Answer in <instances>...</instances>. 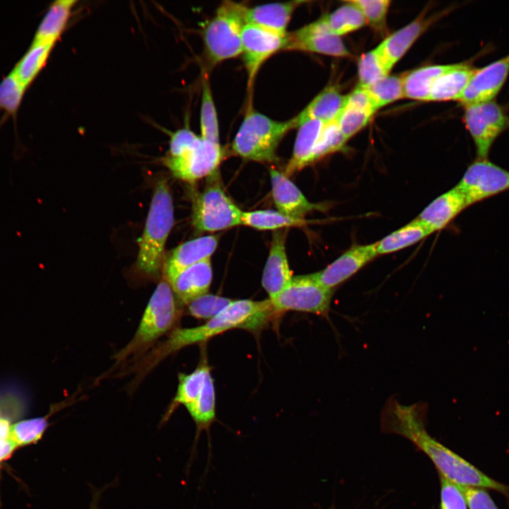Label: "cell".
I'll return each mask as SVG.
<instances>
[{
	"instance_id": "obj_11",
	"label": "cell",
	"mask_w": 509,
	"mask_h": 509,
	"mask_svg": "<svg viewBox=\"0 0 509 509\" xmlns=\"http://www.w3.org/2000/svg\"><path fill=\"white\" fill-rule=\"evenodd\" d=\"M467 206L509 189V171L486 159L477 158L456 185Z\"/></svg>"
},
{
	"instance_id": "obj_7",
	"label": "cell",
	"mask_w": 509,
	"mask_h": 509,
	"mask_svg": "<svg viewBox=\"0 0 509 509\" xmlns=\"http://www.w3.org/2000/svg\"><path fill=\"white\" fill-rule=\"evenodd\" d=\"M219 170L209 176L204 190L194 199L192 223L199 231H218L242 225L243 211L226 195Z\"/></svg>"
},
{
	"instance_id": "obj_35",
	"label": "cell",
	"mask_w": 509,
	"mask_h": 509,
	"mask_svg": "<svg viewBox=\"0 0 509 509\" xmlns=\"http://www.w3.org/2000/svg\"><path fill=\"white\" fill-rule=\"evenodd\" d=\"M204 79L200 109V136L206 141L220 144L216 110L209 82Z\"/></svg>"
},
{
	"instance_id": "obj_27",
	"label": "cell",
	"mask_w": 509,
	"mask_h": 509,
	"mask_svg": "<svg viewBox=\"0 0 509 509\" xmlns=\"http://www.w3.org/2000/svg\"><path fill=\"white\" fill-rule=\"evenodd\" d=\"M475 70L467 64H452L436 79L428 101L459 100Z\"/></svg>"
},
{
	"instance_id": "obj_46",
	"label": "cell",
	"mask_w": 509,
	"mask_h": 509,
	"mask_svg": "<svg viewBox=\"0 0 509 509\" xmlns=\"http://www.w3.org/2000/svg\"><path fill=\"white\" fill-rule=\"evenodd\" d=\"M17 448L13 440L0 443V463L9 459Z\"/></svg>"
},
{
	"instance_id": "obj_22",
	"label": "cell",
	"mask_w": 509,
	"mask_h": 509,
	"mask_svg": "<svg viewBox=\"0 0 509 509\" xmlns=\"http://www.w3.org/2000/svg\"><path fill=\"white\" fill-rule=\"evenodd\" d=\"M304 1H292L271 3L247 7L245 13L246 23L252 24L286 35V28L296 8Z\"/></svg>"
},
{
	"instance_id": "obj_18",
	"label": "cell",
	"mask_w": 509,
	"mask_h": 509,
	"mask_svg": "<svg viewBox=\"0 0 509 509\" xmlns=\"http://www.w3.org/2000/svg\"><path fill=\"white\" fill-rule=\"evenodd\" d=\"M270 177L273 200L280 213L304 218L308 213L321 209L319 205L310 202L284 172L271 168Z\"/></svg>"
},
{
	"instance_id": "obj_34",
	"label": "cell",
	"mask_w": 509,
	"mask_h": 509,
	"mask_svg": "<svg viewBox=\"0 0 509 509\" xmlns=\"http://www.w3.org/2000/svg\"><path fill=\"white\" fill-rule=\"evenodd\" d=\"M307 223L305 218H293L278 211L264 209L243 211L242 225L258 230H279L288 227H301Z\"/></svg>"
},
{
	"instance_id": "obj_24",
	"label": "cell",
	"mask_w": 509,
	"mask_h": 509,
	"mask_svg": "<svg viewBox=\"0 0 509 509\" xmlns=\"http://www.w3.org/2000/svg\"><path fill=\"white\" fill-rule=\"evenodd\" d=\"M424 17H419L386 37L377 50L392 69L429 25Z\"/></svg>"
},
{
	"instance_id": "obj_29",
	"label": "cell",
	"mask_w": 509,
	"mask_h": 509,
	"mask_svg": "<svg viewBox=\"0 0 509 509\" xmlns=\"http://www.w3.org/2000/svg\"><path fill=\"white\" fill-rule=\"evenodd\" d=\"M433 232L417 218L377 242L379 255L392 253L409 247Z\"/></svg>"
},
{
	"instance_id": "obj_5",
	"label": "cell",
	"mask_w": 509,
	"mask_h": 509,
	"mask_svg": "<svg viewBox=\"0 0 509 509\" xmlns=\"http://www.w3.org/2000/svg\"><path fill=\"white\" fill-rule=\"evenodd\" d=\"M295 128L293 119L276 121L254 110L247 108L243 121L233 144V151L247 160L274 162L277 147L285 134Z\"/></svg>"
},
{
	"instance_id": "obj_2",
	"label": "cell",
	"mask_w": 509,
	"mask_h": 509,
	"mask_svg": "<svg viewBox=\"0 0 509 509\" xmlns=\"http://www.w3.org/2000/svg\"><path fill=\"white\" fill-rule=\"evenodd\" d=\"M270 299L233 300L226 308L201 325L176 328L159 341L133 366L135 379L141 380L160 363L185 347L203 344L211 338L233 329L257 334L270 322H277Z\"/></svg>"
},
{
	"instance_id": "obj_33",
	"label": "cell",
	"mask_w": 509,
	"mask_h": 509,
	"mask_svg": "<svg viewBox=\"0 0 509 509\" xmlns=\"http://www.w3.org/2000/svg\"><path fill=\"white\" fill-rule=\"evenodd\" d=\"M328 29L341 37L363 27L366 23L359 8L350 1L322 17Z\"/></svg>"
},
{
	"instance_id": "obj_4",
	"label": "cell",
	"mask_w": 509,
	"mask_h": 509,
	"mask_svg": "<svg viewBox=\"0 0 509 509\" xmlns=\"http://www.w3.org/2000/svg\"><path fill=\"white\" fill-rule=\"evenodd\" d=\"M174 223L172 199L165 180L157 182L145 228L139 240L136 267L142 274L156 276L163 265L164 249Z\"/></svg>"
},
{
	"instance_id": "obj_37",
	"label": "cell",
	"mask_w": 509,
	"mask_h": 509,
	"mask_svg": "<svg viewBox=\"0 0 509 509\" xmlns=\"http://www.w3.org/2000/svg\"><path fill=\"white\" fill-rule=\"evenodd\" d=\"M378 109L404 97V75H387L365 88Z\"/></svg>"
},
{
	"instance_id": "obj_30",
	"label": "cell",
	"mask_w": 509,
	"mask_h": 509,
	"mask_svg": "<svg viewBox=\"0 0 509 509\" xmlns=\"http://www.w3.org/2000/svg\"><path fill=\"white\" fill-rule=\"evenodd\" d=\"M451 65L421 67L404 75V97L416 100L428 101L431 88L436 79Z\"/></svg>"
},
{
	"instance_id": "obj_36",
	"label": "cell",
	"mask_w": 509,
	"mask_h": 509,
	"mask_svg": "<svg viewBox=\"0 0 509 509\" xmlns=\"http://www.w3.org/2000/svg\"><path fill=\"white\" fill-rule=\"evenodd\" d=\"M391 69L376 48L364 53L358 64V85L367 88L389 75Z\"/></svg>"
},
{
	"instance_id": "obj_21",
	"label": "cell",
	"mask_w": 509,
	"mask_h": 509,
	"mask_svg": "<svg viewBox=\"0 0 509 509\" xmlns=\"http://www.w3.org/2000/svg\"><path fill=\"white\" fill-rule=\"evenodd\" d=\"M211 372L206 349L202 346L201 356L197 367L190 373L178 374V385L175 397L168 406L160 424L166 423L180 406H186L194 402L200 394L207 374Z\"/></svg>"
},
{
	"instance_id": "obj_31",
	"label": "cell",
	"mask_w": 509,
	"mask_h": 509,
	"mask_svg": "<svg viewBox=\"0 0 509 509\" xmlns=\"http://www.w3.org/2000/svg\"><path fill=\"white\" fill-rule=\"evenodd\" d=\"M54 45V44L30 45L28 50L12 69L26 89L45 67Z\"/></svg>"
},
{
	"instance_id": "obj_17",
	"label": "cell",
	"mask_w": 509,
	"mask_h": 509,
	"mask_svg": "<svg viewBox=\"0 0 509 509\" xmlns=\"http://www.w3.org/2000/svg\"><path fill=\"white\" fill-rule=\"evenodd\" d=\"M286 230L274 231L264 268L262 284L269 299L276 297L293 278L286 252Z\"/></svg>"
},
{
	"instance_id": "obj_20",
	"label": "cell",
	"mask_w": 509,
	"mask_h": 509,
	"mask_svg": "<svg viewBox=\"0 0 509 509\" xmlns=\"http://www.w3.org/2000/svg\"><path fill=\"white\" fill-rule=\"evenodd\" d=\"M467 207L464 195L455 186L431 201L417 218L433 232L438 231Z\"/></svg>"
},
{
	"instance_id": "obj_28",
	"label": "cell",
	"mask_w": 509,
	"mask_h": 509,
	"mask_svg": "<svg viewBox=\"0 0 509 509\" xmlns=\"http://www.w3.org/2000/svg\"><path fill=\"white\" fill-rule=\"evenodd\" d=\"M196 425V435L193 448L202 431H209L216 421V392L213 378L209 372L204 387L197 398L185 406Z\"/></svg>"
},
{
	"instance_id": "obj_39",
	"label": "cell",
	"mask_w": 509,
	"mask_h": 509,
	"mask_svg": "<svg viewBox=\"0 0 509 509\" xmlns=\"http://www.w3.org/2000/svg\"><path fill=\"white\" fill-rule=\"evenodd\" d=\"M374 113L365 109L346 103L336 122L345 139L348 141L370 120Z\"/></svg>"
},
{
	"instance_id": "obj_40",
	"label": "cell",
	"mask_w": 509,
	"mask_h": 509,
	"mask_svg": "<svg viewBox=\"0 0 509 509\" xmlns=\"http://www.w3.org/2000/svg\"><path fill=\"white\" fill-rule=\"evenodd\" d=\"M232 301L230 298L207 293L187 303V312L194 318L209 320L221 312Z\"/></svg>"
},
{
	"instance_id": "obj_3",
	"label": "cell",
	"mask_w": 509,
	"mask_h": 509,
	"mask_svg": "<svg viewBox=\"0 0 509 509\" xmlns=\"http://www.w3.org/2000/svg\"><path fill=\"white\" fill-rule=\"evenodd\" d=\"M182 310L169 283L163 279L156 286L131 339L113 356L111 368L100 380L118 374L136 363L175 329Z\"/></svg>"
},
{
	"instance_id": "obj_14",
	"label": "cell",
	"mask_w": 509,
	"mask_h": 509,
	"mask_svg": "<svg viewBox=\"0 0 509 509\" xmlns=\"http://www.w3.org/2000/svg\"><path fill=\"white\" fill-rule=\"evenodd\" d=\"M509 75V54L476 69L459 99L464 106L493 100Z\"/></svg>"
},
{
	"instance_id": "obj_26",
	"label": "cell",
	"mask_w": 509,
	"mask_h": 509,
	"mask_svg": "<svg viewBox=\"0 0 509 509\" xmlns=\"http://www.w3.org/2000/svg\"><path fill=\"white\" fill-rule=\"evenodd\" d=\"M324 123L318 119H307L299 124L292 156L284 174L288 177L310 165V158Z\"/></svg>"
},
{
	"instance_id": "obj_1",
	"label": "cell",
	"mask_w": 509,
	"mask_h": 509,
	"mask_svg": "<svg viewBox=\"0 0 509 509\" xmlns=\"http://www.w3.org/2000/svg\"><path fill=\"white\" fill-rule=\"evenodd\" d=\"M428 406L424 402L404 405L390 397L381 412V429L404 437L425 453L438 474L462 487L497 491L509 498V486L484 474L432 437L426 428Z\"/></svg>"
},
{
	"instance_id": "obj_47",
	"label": "cell",
	"mask_w": 509,
	"mask_h": 509,
	"mask_svg": "<svg viewBox=\"0 0 509 509\" xmlns=\"http://www.w3.org/2000/svg\"><path fill=\"white\" fill-rule=\"evenodd\" d=\"M103 491V489H96L95 491H93L89 509H99L98 503Z\"/></svg>"
},
{
	"instance_id": "obj_44",
	"label": "cell",
	"mask_w": 509,
	"mask_h": 509,
	"mask_svg": "<svg viewBox=\"0 0 509 509\" xmlns=\"http://www.w3.org/2000/svg\"><path fill=\"white\" fill-rule=\"evenodd\" d=\"M23 399L18 398L11 391L0 392V419L9 421L16 420L25 412Z\"/></svg>"
},
{
	"instance_id": "obj_8",
	"label": "cell",
	"mask_w": 509,
	"mask_h": 509,
	"mask_svg": "<svg viewBox=\"0 0 509 509\" xmlns=\"http://www.w3.org/2000/svg\"><path fill=\"white\" fill-rule=\"evenodd\" d=\"M334 290L320 284L312 274L297 276L271 301L277 320L288 311L308 312L329 319Z\"/></svg>"
},
{
	"instance_id": "obj_45",
	"label": "cell",
	"mask_w": 509,
	"mask_h": 509,
	"mask_svg": "<svg viewBox=\"0 0 509 509\" xmlns=\"http://www.w3.org/2000/svg\"><path fill=\"white\" fill-rule=\"evenodd\" d=\"M460 487L469 509H498L486 488Z\"/></svg>"
},
{
	"instance_id": "obj_38",
	"label": "cell",
	"mask_w": 509,
	"mask_h": 509,
	"mask_svg": "<svg viewBox=\"0 0 509 509\" xmlns=\"http://www.w3.org/2000/svg\"><path fill=\"white\" fill-rule=\"evenodd\" d=\"M346 141L336 120L325 124L312 151L310 164L341 150Z\"/></svg>"
},
{
	"instance_id": "obj_6",
	"label": "cell",
	"mask_w": 509,
	"mask_h": 509,
	"mask_svg": "<svg viewBox=\"0 0 509 509\" xmlns=\"http://www.w3.org/2000/svg\"><path fill=\"white\" fill-rule=\"evenodd\" d=\"M247 8L242 4L223 1L204 27V52L212 65L242 54V35L246 24Z\"/></svg>"
},
{
	"instance_id": "obj_16",
	"label": "cell",
	"mask_w": 509,
	"mask_h": 509,
	"mask_svg": "<svg viewBox=\"0 0 509 509\" xmlns=\"http://www.w3.org/2000/svg\"><path fill=\"white\" fill-rule=\"evenodd\" d=\"M218 242L216 235H206L185 242L175 248L163 262V276L169 283L182 270L211 259Z\"/></svg>"
},
{
	"instance_id": "obj_25",
	"label": "cell",
	"mask_w": 509,
	"mask_h": 509,
	"mask_svg": "<svg viewBox=\"0 0 509 509\" xmlns=\"http://www.w3.org/2000/svg\"><path fill=\"white\" fill-rule=\"evenodd\" d=\"M76 0L54 1L35 33L31 45L56 44L68 25Z\"/></svg>"
},
{
	"instance_id": "obj_32",
	"label": "cell",
	"mask_w": 509,
	"mask_h": 509,
	"mask_svg": "<svg viewBox=\"0 0 509 509\" xmlns=\"http://www.w3.org/2000/svg\"><path fill=\"white\" fill-rule=\"evenodd\" d=\"M72 401H64L56 404L45 416L24 419L11 426V438L18 447H25L37 443L43 436L48 426L49 418L53 413L66 406Z\"/></svg>"
},
{
	"instance_id": "obj_13",
	"label": "cell",
	"mask_w": 509,
	"mask_h": 509,
	"mask_svg": "<svg viewBox=\"0 0 509 509\" xmlns=\"http://www.w3.org/2000/svg\"><path fill=\"white\" fill-rule=\"evenodd\" d=\"M299 50L337 57L350 55L341 37L333 34L322 17L291 33H287L284 50Z\"/></svg>"
},
{
	"instance_id": "obj_19",
	"label": "cell",
	"mask_w": 509,
	"mask_h": 509,
	"mask_svg": "<svg viewBox=\"0 0 509 509\" xmlns=\"http://www.w3.org/2000/svg\"><path fill=\"white\" fill-rule=\"evenodd\" d=\"M212 281L211 259L192 265L180 272L169 283L180 301L187 305L208 293Z\"/></svg>"
},
{
	"instance_id": "obj_15",
	"label": "cell",
	"mask_w": 509,
	"mask_h": 509,
	"mask_svg": "<svg viewBox=\"0 0 509 509\" xmlns=\"http://www.w3.org/2000/svg\"><path fill=\"white\" fill-rule=\"evenodd\" d=\"M378 255L377 242L356 245L324 269L312 274L320 284L334 290Z\"/></svg>"
},
{
	"instance_id": "obj_10",
	"label": "cell",
	"mask_w": 509,
	"mask_h": 509,
	"mask_svg": "<svg viewBox=\"0 0 509 509\" xmlns=\"http://www.w3.org/2000/svg\"><path fill=\"white\" fill-rule=\"evenodd\" d=\"M464 122L479 159H486L498 136L509 126V117L494 100L464 106Z\"/></svg>"
},
{
	"instance_id": "obj_41",
	"label": "cell",
	"mask_w": 509,
	"mask_h": 509,
	"mask_svg": "<svg viewBox=\"0 0 509 509\" xmlns=\"http://www.w3.org/2000/svg\"><path fill=\"white\" fill-rule=\"evenodd\" d=\"M26 90L12 70L0 83V110L15 115Z\"/></svg>"
},
{
	"instance_id": "obj_9",
	"label": "cell",
	"mask_w": 509,
	"mask_h": 509,
	"mask_svg": "<svg viewBox=\"0 0 509 509\" xmlns=\"http://www.w3.org/2000/svg\"><path fill=\"white\" fill-rule=\"evenodd\" d=\"M223 155L221 144L198 136L178 154L168 155L164 163L175 177L192 183L218 170Z\"/></svg>"
},
{
	"instance_id": "obj_43",
	"label": "cell",
	"mask_w": 509,
	"mask_h": 509,
	"mask_svg": "<svg viewBox=\"0 0 509 509\" xmlns=\"http://www.w3.org/2000/svg\"><path fill=\"white\" fill-rule=\"evenodd\" d=\"M438 474L440 484V509H468L461 487Z\"/></svg>"
},
{
	"instance_id": "obj_23",
	"label": "cell",
	"mask_w": 509,
	"mask_h": 509,
	"mask_svg": "<svg viewBox=\"0 0 509 509\" xmlns=\"http://www.w3.org/2000/svg\"><path fill=\"white\" fill-rule=\"evenodd\" d=\"M346 101L334 85L327 86L295 117L292 118L295 128L307 119H318L324 124L337 119Z\"/></svg>"
},
{
	"instance_id": "obj_12",
	"label": "cell",
	"mask_w": 509,
	"mask_h": 509,
	"mask_svg": "<svg viewBox=\"0 0 509 509\" xmlns=\"http://www.w3.org/2000/svg\"><path fill=\"white\" fill-rule=\"evenodd\" d=\"M287 34L282 35L262 27L246 23L242 35V55L250 87L264 62L279 50L284 49Z\"/></svg>"
},
{
	"instance_id": "obj_42",
	"label": "cell",
	"mask_w": 509,
	"mask_h": 509,
	"mask_svg": "<svg viewBox=\"0 0 509 509\" xmlns=\"http://www.w3.org/2000/svg\"><path fill=\"white\" fill-rule=\"evenodd\" d=\"M362 13L365 23L372 28L381 30L385 28L386 18L390 1L387 0L350 1Z\"/></svg>"
}]
</instances>
